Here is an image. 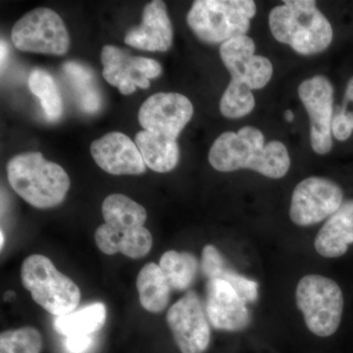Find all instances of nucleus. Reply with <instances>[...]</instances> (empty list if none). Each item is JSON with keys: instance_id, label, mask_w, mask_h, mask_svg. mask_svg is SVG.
I'll use <instances>...</instances> for the list:
<instances>
[{"instance_id": "1", "label": "nucleus", "mask_w": 353, "mask_h": 353, "mask_svg": "<svg viewBox=\"0 0 353 353\" xmlns=\"http://www.w3.org/2000/svg\"><path fill=\"white\" fill-rule=\"evenodd\" d=\"M208 161L215 170L224 173L250 169L270 179L283 178L290 167L284 143H265L262 132L248 126L218 137L209 150Z\"/></svg>"}, {"instance_id": "2", "label": "nucleus", "mask_w": 353, "mask_h": 353, "mask_svg": "<svg viewBox=\"0 0 353 353\" xmlns=\"http://www.w3.org/2000/svg\"><path fill=\"white\" fill-rule=\"evenodd\" d=\"M274 7L269 26L274 38L301 55H314L333 41L331 23L311 0H288Z\"/></svg>"}, {"instance_id": "3", "label": "nucleus", "mask_w": 353, "mask_h": 353, "mask_svg": "<svg viewBox=\"0 0 353 353\" xmlns=\"http://www.w3.org/2000/svg\"><path fill=\"white\" fill-rule=\"evenodd\" d=\"M7 178L11 188L34 208H55L63 202L70 189L66 171L48 161L41 152H25L9 160Z\"/></svg>"}, {"instance_id": "4", "label": "nucleus", "mask_w": 353, "mask_h": 353, "mask_svg": "<svg viewBox=\"0 0 353 353\" xmlns=\"http://www.w3.org/2000/svg\"><path fill=\"white\" fill-rule=\"evenodd\" d=\"M256 14L252 0H196L187 15L188 25L199 39L224 43L245 36Z\"/></svg>"}, {"instance_id": "5", "label": "nucleus", "mask_w": 353, "mask_h": 353, "mask_svg": "<svg viewBox=\"0 0 353 353\" xmlns=\"http://www.w3.org/2000/svg\"><path fill=\"white\" fill-rule=\"evenodd\" d=\"M21 281L34 303L57 317L73 312L80 303L78 285L44 255H30L23 261Z\"/></svg>"}, {"instance_id": "6", "label": "nucleus", "mask_w": 353, "mask_h": 353, "mask_svg": "<svg viewBox=\"0 0 353 353\" xmlns=\"http://www.w3.org/2000/svg\"><path fill=\"white\" fill-rule=\"evenodd\" d=\"M296 299L309 331L322 338L336 333L343 317V296L334 280L321 275L301 278Z\"/></svg>"}, {"instance_id": "7", "label": "nucleus", "mask_w": 353, "mask_h": 353, "mask_svg": "<svg viewBox=\"0 0 353 353\" xmlns=\"http://www.w3.org/2000/svg\"><path fill=\"white\" fill-rule=\"evenodd\" d=\"M12 43L25 52L63 55L69 50L70 37L63 20L50 8H37L25 14L13 26Z\"/></svg>"}, {"instance_id": "8", "label": "nucleus", "mask_w": 353, "mask_h": 353, "mask_svg": "<svg viewBox=\"0 0 353 353\" xmlns=\"http://www.w3.org/2000/svg\"><path fill=\"white\" fill-rule=\"evenodd\" d=\"M343 203V192L329 179L309 176L294 188L290 217L297 226L308 227L331 217Z\"/></svg>"}, {"instance_id": "9", "label": "nucleus", "mask_w": 353, "mask_h": 353, "mask_svg": "<svg viewBox=\"0 0 353 353\" xmlns=\"http://www.w3.org/2000/svg\"><path fill=\"white\" fill-rule=\"evenodd\" d=\"M166 321L182 353H204L211 340L205 307L196 292L190 290L169 308Z\"/></svg>"}, {"instance_id": "10", "label": "nucleus", "mask_w": 353, "mask_h": 353, "mask_svg": "<svg viewBox=\"0 0 353 353\" xmlns=\"http://www.w3.org/2000/svg\"><path fill=\"white\" fill-rule=\"evenodd\" d=\"M299 95L310 119L312 150L318 154H327L333 148V85L325 76H314L299 85Z\"/></svg>"}, {"instance_id": "11", "label": "nucleus", "mask_w": 353, "mask_h": 353, "mask_svg": "<svg viewBox=\"0 0 353 353\" xmlns=\"http://www.w3.org/2000/svg\"><path fill=\"white\" fill-rule=\"evenodd\" d=\"M101 59L103 78L124 95L134 94L137 87L150 88V79L157 78L162 73L161 65L157 60L132 57L126 50L111 44L102 48Z\"/></svg>"}, {"instance_id": "12", "label": "nucleus", "mask_w": 353, "mask_h": 353, "mask_svg": "<svg viewBox=\"0 0 353 353\" xmlns=\"http://www.w3.org/2000/svg\"><path fill=\"white\" fill-rule=\"evenodd\" d=\"M194 115V106L178 92H157L139 110V122L145 131L176 139Z\"/></svg>"}, {"instance_id": "13", "label": "nucleus", "mask_w": 353, "mask_h": 353, "mask_svg": "<svg viewBox=\"0 0 353 353\" xmlns=\"http://www.w3.org/2000/svg\"><path fill=\"white\" fill-rule=\"evenodd\" d=\"M254 52V41L248 36L236 37L221 44V59L231 74V83L254 90L270 82L273 65L268 58Z\"/></svg>"}, {"instance_id": "14", "label": "nucleus", "mask_w": 353, "mask_h": 353, "mask_svg": "<svg viewBox=\"0 0 353 353\" xmlns=\"http://www.w3.org/2000/svg\"><path fill=\"white\" fill-rule=\"evenodd\" d=\"M205 311L218 331L240 332L252 322L246 303L226 281L214 279L206 284Z\"/></svg>"}, {"instance_id": "15", "label": "nucleus", "mask_w": 353, "mask_h": 353, "mask_svg": "<svg viewBox=\"0 0 353 353\" xmlns=\"http://www.w3.org/2000/svg\"><path fill=\"white\" fill-rule=\"evenodd\" d=\"M90 154L111 175H141L146 165L136 143L120 132H111L90 145Z\"/></svg>"}, {"instance_id": "16", "label": "nucleus", "mask_w": 353, "mask_h": 353, "mask_svg": "<svg viewBox=\"0 0 353 353\" xmlns=\"http://www.w3.org/2000/svg\"><path fill=\"white\" fill-rule=\"evenodd\" d=\"M173 36L166 4L154 0L146 4L141 25L130 29L124 41L137 50L165 52L171 48Z\"/></svg>"}, {"instance_id": "17", "label": "nucleus", "mask_w": 353, "mask_h": 353, "mask_svg": "<svg viewBox=\"0 0 353 353\" xmlns=\"http://www.w3.org/2000/svg\"><path fill=\"white\" fill-rule=\"evenodd\" d=\"M95 243L104 254L118 252L132 259H143L152 248V233L143 227L109 225L104 223L97 229Z\"/></svg>"}, {"instance_id": "18", "label": "nucleus", "mask_w": 353, "mask_h": 353, "mask_svg": "<svg viewBox=\"0 0 353 353\" xmlns=\"http://www.w3.org/2000/svg\"><path fill=\"white\" fill-rule=\"evenodd\" d=\"M353 243V199L343 201L323 225L316 236V252L326 259H336L347 253Z\"/></svg>"}, {"instance_id": "19", "label": "nucleus", "mask_w": 353, "mask_h": 353, "mask_svg": "<svg viewBox=\"0 0 353 353\" xmlns=\"http://www.w3.org/2000/svg\"><path fill=\"white\" fill-rule=\"evenodd\" d=\"M134 143L148 168L157 173H167L176 168L180 158L176 139L165 138L154 132L139 131Z\"/></svg>"}, {"instance_id": "20", "label": "nucleus", "mask_w": 353, "mask_h": 353, "mask_svg": "<svg viewBox=\"0 0 353 353\" xmlns=\"http://www.w3.org/2000/svg\"><path fill=\"white\" fill-rule=\"evenodd\" d=\"M139 303L150 313H161L168 306L172 289L159 265L148 263L137 278Z\"/></svg>"}, {"instance_id": "21", "label": "nucleus", "mask_w": 353, "mask_h": 353, "mask_svg": "<svg viewBox=\"0 0 353 353\" xmlns=\"http://www.w3.org/2000/svg\"><path fill=\"white\" fill-rule=\"evenodd\" d=\"M106 321V307L102 303H94L69 314L59 316L53 321L55 331L67 336H87L99 332Z\"/></svg>"}, {"instance_id": "22", "label": "nucleus", "mask_w": 353, "mask_h": 353, "mask_svg": "<svg viewBox=\"0 0 353 353\" xmlns=\"http://www.w3.org/2000/svg\"><path fill=\"white\" fill-rule=\"evenodd\" d=\"M160 268L172 290L183 292L192 287L201 269L199 260L192 253L169 250L162 255Z\"/></svg>"}, {"instance_id": "23", "label": "nucleus", "mask_w": 353, "mask_h": 353, "mask_svg": "<svg viewBox=\"0 0 353 353\" xmlns=\"http://www.w3.org/2000/svg\"><path fill=\"white\" fill-rule=\"evenodd\" d=\"M102 215L106 224L131 227H143L148 219L143 205L121 194H110L104 199Z\"/></svg>"}, {"instance_id": "24", "label": "nucleus", "mask_w": 353, "mask_h": 353, "mask_svg": "<svg viewBox=\"0 0 353 353\" xmlns=\"http://www.w3.org/2000/svg\"><path fill=\"white\" fill-rule=\"evenodd\" d=\"M62 69L73 85L83 110L88 113L97 112L101 106V97L95 85L92 71L74 61L66 62Z\"/></svg>"}, {"instance_id": "25", "label": "nucleus", "mask_w": 353, "mask_h": 353, "mask_svg": "<svg viewBox=\"0 0 353 353\" xmlns=\"http://www.w3.org/2000/svg\"><path fill=\"white\" fill-rule=\"evenodd\" d=\"M28 85L32 94L39 97L46 118L52 122L59 119L63 113V102L53 77L46 70H32Z\"/></svg>"}, {"instance_id": "26", "label": "nucleus", "mask_w": 353, "mask_h": 353, "mask_svg": "<svg viewBox=\"0 0 353 353\" xmlns=\"http://www.w3.org/2000/svg\"><path fill=\"white\" fill-rule=\"evenodd\" d=\"M43 336L32 327L8 330L0 334V353H41Z\"/></svg>"}, {"instance_id": "27", "label": "nucleus", "mask_w": 353, "mask_h": 353, "mask_svg": "<svg viewBox=\"0 0 353 353\" xmlns=\"http://www.w3.org/2000/svg\"><path fill=\"white\" fill-rule=\"evenodd\" d=\"M255 106L254 95L245 85L230 82L220 101V111L224 117L239 119L245 117Z\"/></svg>"}, {"instance_id": "28", "label": "nucleus", "mask_w": 353, "mask_h": 353, "mask_svg": "<svg viewBox=\"0 0 353 353\" xmlns=\"http://www.w3.org/2000/svg\"><path fill=\"white\" fill-rule=\"evenodd\" d=\"M352 131V128L341 113V106H338L334 111L332 120V134L338 141H343L350 138Z\"/></svg>"}, {"instance_id": "29", "label": "nucleus", "mask_w": 353, "mask_h": 353, "mask_svg": "<svg viewBox=\"0 0 353 353\" xmlns=\"http://www.w3.org/2000/svg\"><path fill=\"white\" fill-rule=\"evenodd\" d=\"M65 347L70 353H85L94 345V336H67L65 340Z\"/></svg>"}, {"instance_id": "30", "label": "nucleus", "mask_w": 353, "mask_h": 353, "mask_svg": "<svg viewBox=\"0 0 353 353\" xmlns=\"http://www.w3.org/2000/svg\"><path fill=\"white\" fill-rule=\"evenodd\" d=\"M341 113L347 119L348 124L353 130V77L347 83L343 97V105L341 106Z\"/></svg>"}, {"instance_id": "31", "label": "nucleus", "mask_w": 353, "mask_h": 353, "mask_svg": "<svg viewBox=\"0 0 353 353\" xmlns=\"http://www.w3.org/2000/svg\"><path fill=\"white\" fill-rule=\"evenodd\" d=\"M7 52H8V50H7L6 43L4 41H1V67H3L4 62L6 60Z\"/></svg>"}, {"instance_id": "32", "label": "nucleus", "mask_w": 353, "mask_h": 353, "mask_svg": "<svg viewBox=\"0 0 353 353\" xmlns=\"http://www.w3.org/2000/svg\"><path fill=\"white\" fill-rule=\"evenodd\" d=\"M285 118L288 122H292L294 120V114L292 110H287L285 112Z\"/></svg>"}, {"instance_id": "33", "label": "nucleus", "mask_w": 353, "mask_h": 353, "mask_svg": "<svg viewBox=\"0 0 353 353\" xmlns=\"http://www.w3.org/2000/svg\"><path fill=\"white\" fill-rule=\"evenodd\" d=\"M0 236H1V250L3 248L4 243H6V236H4L3 231H1L0 233Z\"/></svg>"}]
</instances>
